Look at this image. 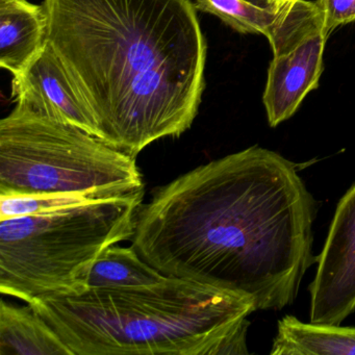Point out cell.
<instances>
[{"label":"cell","instance_id":"6da1fadb","mask_svg":"<svg viewBox=\"0 0 355 355\" xmlns=\"http://www.w3.org/2000/svg\"><path fill=\"white\" fill-rule=\"evenodd\" d=\"M318 207L295 163L255 145L155 189L130 242L165 275L250 297L257 311H280L317 263Z\"/></svg>","mask_w":355,"mask_h":355},{"label":"cell","instance_id":"7a4b0ae2","mask_svg":"<svg viewBox=\"0 0 355 355\" xmlns=\"http://www.w3.org/2000/svg\"><path fill=\"white\" fill-rule=\"evenodd\" d=\"M47 41L101 139L136 157L192 126L207 42L191 0H44Z\"/></svg>","mask_w":355,"mask_h":355},{"label":"cell","instance_id":"3957f363","mask_svg":"<svg viewBox=\"0 0 355 355\" xmlns=\"http://www.w3.org/2000/svg\"><path fill=\"white\" fill-rule=\"evenodd\" d=\"M73 355L249 354L250 297L167 276L28 303Z\"/></svg>","mask_w":355,"mask_h":355},{"label":"cell","instance_id":"277c9868","mask_svg":"<svg viewBox=\"0 0 355 355\" xmlns=\"http://www.w3.org/2000/svg\"><path fill=\"white\" fill-rule=\"evenodd\" d=\"M145 190L0 220V292L26 303L87 291L99 255L132 240Z\"/></svg>","mask_w":355,"mask_h":355},{"label":"cell","instance_id":"5b68a950","mask_svg":"<svg viewBox=\"0 0 355 355\" xmlns=\"http://www.w3.org/2000/svg\"><path fill=\"white\" fill-rule=\"evenodd\" d=\"M144 189L136 157L78 126L13 110L0 121V196Z\"/></svg>","mask_w":355,"mask_h":355},{"label":"cell","instance_id":"8992f818","mask_svg":"<svg viewBox=\"0 0 355 355\" xmlns=\"http://www.w3.org/2000/svg\"><path fill=\"white\" fill-rule=\"evenodd\" d=\"M309 284V322L340 325L355 311V184L338 203Z\"/></svg>","mask_w":355,"mask_h":355},{"label":"cell","instance_id":"52a82bcc","mask_svg":"<svg viewBox=\"0 0 355 355\" xmlns=\"http://www.w3.org/2000/svg\"><path fill=\"white\" fill-rule=\"evenodd\" d=\"M12 97L21 111L72 124L101 139L94 115L49 41L26 71L13 78Z\"/></svg>","mask_w":355,"mask_h":355},{"label":"cell","instance_id":"ba28073f","mask_svg":"<svg viewBox=\"0 0 355 355\" xmlns=\"http://www.w3.org/2000/svg\"><path fill=\"white\" fill-rule=\"evenodd\" d=\"M195 7L216 16L240 34L263 35L273 55L322 28L315 3L306 0H298L284 8L274 7L263 0H195Z\"/></svg>","mask_w":355,"mask_h":355},{"label":"cell","instance_id":"9c48e42d","mask_svg":"<svg viewBox=\"0 0 355 355\" xmlns=\"http://www.w3.org/2000/svg\"><path fill=\"white\" fill-rule=\"evenodd\" d=\"M326 41L322 28H318L273 55L263 95L271 128L290 119L305 97L319 87Z\"/></svg>","mask_w":355,"mask_h":355},{"label":"cell","instance_id":"30bf717a","mask_svg":"<svg viewBox=\"0 0 355 355\" xmlns=\"http://www.w3.org/2000/svg\"><path fill=\"white\" fill-rule=\"evenodd\" d=\"M47 42L43 6L28 0H0V66L17 78Z\"/></svg>","mask_w":355,"mask_h":355},{"label":"cell","instance_id":"8fae6325","mask_svg":"<svg viewBox=\"0 0 355 355\" xmlns=\"http://www.w3.org/2000/svg\"><path fill=\"white\" fill-rule=\"evenodd\" d=\"M0 355H73L32 305L0 303Z\"/></svg>","mask_w":355,"mask_h":355},{"label":"cell","instance_id":"7c38bea8","mask_svg":"<svg viewBox=\"0 0 355 355\" xmlns=\"http://www.w3.org/2000/svg\"><path fill=\"white\" fill-rule=\"evenodd\" d=\"M271 355H355V327L306 323L286 315L277 324Z\"/></svg>","mask_w":355,"mask_h":355},{"label":"cell","instance_id":"4fadbf2b","mask_svg":"<svg viewBox=\"0 0 355 355\" xmlns=\"http://www.w3.org/2000/svg\"><path fill=\"white\" fill-rule=\"evenodd\" d=\"M165 277V274L147 263L132 245L117 244L99 255L89 272L86 286L87 290L147 286Z\"/></svg>","mask_w":355,"mask_h":355},{"label":"cell","instance_id":"5bb4252c","mask_svg":"<svg viewBox=\"0 0 355 355\" xmlns=\"http://www.w3.org/2000/svg\"><path fill=\"white\" fill-rule=\"evenodd\" d=\"M99 197L82 193L8 195L0 196V220L45 215L98 200Z\"/></svg>","mask_w":355,"mask_h":355},{"label":"cell","instance_id":"9a60e30c","mask_svg":"<svg viewBox=\"0 0 355 355\" xmlns=\"http://www.w3.org/2000/svg\"><path fill=\"white\" fill-rule=\"evenodd\" d=\"M326 39L340 26L355 22V0H317Z\"/></svg>","mask_w":355,"mask_h":355},{"label":"cell","instance_id":"2e32d148","mask_svg":"<svg viewBox=\"0 0 355 355\" xmlns=\"http://www.w3.org/2000/svg\"><path fill=\"white\" fill-rule=\"evenodd\" d=\"M263 1L276 8H284L293 5V3H296L298 0H263Z\"/></svg>","mask_w":355,"mask_h":355}]
</instances>
